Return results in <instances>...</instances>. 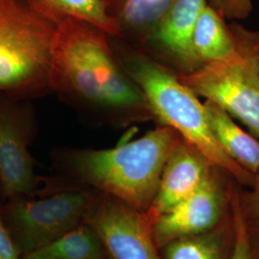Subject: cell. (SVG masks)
<instances>
[{"label": "cell", "instance_id": "603a6c76", "mask_svg": "<svg viewBox=\"0 0 259 259\" xmlns=\"http://www.w3.org/2000/svg\"><path fill=\"white\" fill-rule=\"evenodd\" d=\"M20 259H55V258H47V257H39V256H36L33 254H27L22 256Z\"/></svg>", "mask_w": 259, "mask_h": 259}, {"label": "cell", "instance_id": "d6986e66", "mask_svg": "<svg viewBox=\"0 0 259 259\" xmlns=\"http://www.w3.org/2000/svg\"><path fill=\"white\" fill-rule=\"evenodd\" d=\"M207 3L225 19H248L253 10V0H208Z\"/></svg>", "mask_w": 259, "mask_h": 259}, {"label": "cell", "instance_id": "6da1fadb", "mask_svg": "<svg viewBox=\"0 0 259 259\" xmlns=\"http://www.w3.org/2000/svg\"><path fill=\"white\" fill-rule=\"evenodd\" d=\"M109 36L82 19L61 21L51 50L50 92L112 127L155 122L145 94L115 55Z\"/></svg>", "mask_w": 259, "mask_h": 259}, {"label": "cell", "instance_id": "ac0fdd59", "mask_svg": "<svg viewBox=\"0 0 259 259\" xmlns=\"http://www.w3.org/2000/svg\"><path fill=\"white\" fill-rule=\"evenodd\" d=\"M237 184L232 185L231 210L233 223V239L229 259H254L249 222L241 204L240 192Z\"/></svg>", "mask_w": 259, "mask_h": 259}, {"label": "cell", "instance_id": "44dd1931", "mask_svg": "<svg viewBox=\"0 0 259 259\" xmlns=\"http://www.w3.org/2000/svg\"><path fill=\"white\" fill-rule=\"evenodd\" d=\"M21 253L4 222L0 209V259H20Z\"/></svg>", "mask_w": 259, "mask_h": 259}, {"label": "cell", "instance_id": "7c38bea8", "mask_svg": "<svg viewBox=\"0 0 259 259\" xmlns=\"http://www.w3.org/2000/svg\"><path fill=\"white\" fill-rule=\"evenodd\" d=\"M118 30L116 37L139 48L174 0H103Z\"/></svg>", "mask_w": 259, "mask_h": 259}, {"label": "cell", "instance_id": "cb8c5ba5", "mask_svg": "<svg viewBox=\"0 0 259 259\" xmlns=\"http://www.w3.org/2000/svg\"><path fill=\"white\" fill-rule=\"evenodd\" d=\"M257 63H258V66H259V41H258V46H257Z\"/></svg>", "mask_w": 259, "mask_h": 259}, {"label": "cell", "instance_id": "30bf717a", "mask_svg": "<svg viewBox=\"0 0 259 259\" xmlns=\"http://www.w3.org/2000/svg\"><path fill=\"white\" fill-rule=\"evenodd\" d=\"M206 0H174L137 49L177 76L194 72L202 65L193 49V33Z\"/></svg>", "mask_w": 259, "mask_h": 259}, {"label": "cell", "instance_id": "e0dca14e", "mask_svg": "<svg viewBox=\"0 0 259 259\" xmlns=\"http://www.w3.org/2000/svg\"><path fill=\"white\" fill-rule=\"evenodd\" d=\"M30 254L55 259H109L99 234L88 223Z\"/></svg>", "mask_w": 259, "mask_h": 259}, {"label": "cell", "instance_id": "277c9868", "mask_svg": "<svg viewBox=\"0 0 259 259\" xmlns=\"http://www.w3.org/2000/svg\"><path fill=\"white\" fill-rule=\"evenodd\" d=\"M57 26L26 0H0V94L28 101L51 93Z\"/></svg>", "mask_w": 259, "mask_h": 259}, {"label": "cell", "instance_id": "9c48e42d", "mask_svg": "<svg viewBox=\"0 0 259 259\" xmlns=\"http://www.w3.org/2000/svg\"><path fill=\"white\" fill-rule=\"evenodd\" d=\"M84 223L99 234L109 259H161L153 219L111 195L94 191Z\"/></svg>", "mask_w": 259, "mask_h": 259}, {"label": "cell", "instance_id": "8992f818", "mask_svg": "<svg viewBox=\"0 0 259 259\" xmlns=\"http://www.w3.org/2000/svg\"><path fill=\"white\" fill-rule=\"evenodd\" d=\"M94 191L65 185L47 197L10 200L2 216L21 257L41 250L84 223Z\"/></svg>", "mask_w": 259, "mask_h": 259}, {"label": "cell", "instance_id": "2e32d148", "mask_svg": "<svg viewBox=\"0 0 259 259\" xmlns=\"http://www.w3.org/2000/svg\"><path fill=\"white\" fill-rule=\"evenodd\" d=\"M57 24L65 19H82L101 28L112 37L118 36L114 22L107 15L103 0H26Z\"/></svg>", "mask_w": 259, "mask_h": 259}, {"label": "cell", "instance_id": "7a4b0ae2", "mask_svg": "<svg viewBox=\"0 0 259 259\" xmlns=\"http://www.w3.org/2000/svg\"><path fill=\"white\" fill-rule=\"evenodd\" d=\"M181 137L170 127L156 128L111 149H65L56 163L73 183L111 195L147 212L153 203L168 157Z\"/></svg>", "mask_w": 259, "mask_h": 259}, {"label": "cell", "instance_id": "ffe728a7", "mask_svg": "<svg viewBox=\"0 0 259 259\" xmlns=\"http://www.w3.org/2000/svg\"><path fill=\"white\" fill-rule=\"evenodd\" d=\"M250 191L240 193L241 204L248 222L259 228V170Z\"/></svg>", "mask_w": 259, "mask_h": 259}, {"label": "cell", "instance_id": "8fae6325", "mask_svg": "<svg viewBox=\"0 0 259 259\" xmlns=\"http://www.w3.org/2000/svg\"><path fill=\"white\" fill-rule=\"evenodd\" d=\"M212 168L203 154L180 138L168 157L147 214L154 219L172 209L201 186Z\"/></svg>", "mask_w": 259, "mask_h": 259}, {"label": "cell", "instance_id": "4fadbf2b", "mask_svg": "<svg viewBox=\"0 0 259 259\" xmlns=\"http://www.w3.org/2000/svg\"><path fill=\"white\" fill-rule=\"evenodd\" d=\"M213 136L224 152L245 170L255 175L259 170V139L240 127L231 114L204 101Z\"/></svg>", "mask_w": 259, "mask_h": 259}, {"label": "cell", "instance_id": "5bb4252c", "mask_svg": "<svg viewBox=\"0 0 259 259\" xmlns=\"http://www.w3.org/2000/svg\"><path fill=\"white\" fill-rule=\"evenodd\" d=\"M193 49L201 65L224 61L236 52V41L226 19L207 3L193 33Z\"/></svg>", "mask_w": 259, "mask_h": 259}, {"label": "cell", "instance_id": "52a82bcc", "mask_svg": "<svg viewBox=\"0 0 259 259\" xmlns=\"http://www.w3.org/2000/svg\"><path fill=\"white\" fill-rule=\"evenodd\" d=\"M26 100L0 94V190L5 199L33 197L39 178L29 151L35 112Z\"/></svg>", "mask_w": 259, "mask_h": 259}, {"label": "cell", "instance_id": "9a60e30c", "mask_svg": "<svg viewBox=\"0 0 259 259\" xmlns=\"http://www.w3.org/2000/svg\"><path fill=\"white\" fill-rule=\"evenodd\" d=\"M233 239L232 210L229 218L209 232L171 241L160 249L161 259H229Z\"/></svg>", "mask_w": 259, "mask_h": 259}, {"label": "cell", "instance_id": "3957f363", "mask_svg": "<svg viewBox=\"0 0 259 259\" xmlns=\"http://www.w3.org/2000/svg\"><path fill=\"white\" fill-rule=\"evenodd\" d=\"M121 64L145 94L157 125L170 127L194 146L213 166L242 186L250 187L254 175L229 157L213 136L204 103L171 70L142 51L109 36Z\"/></svg>", "mask_w": 259, "mask_h": 259}, {"label": "cell", "instance_id": "d4e9b609", "mask_svg": "<svg viewBox=\"0 0 259 259\" xmlns=\"http://www.w3.org/2000/svg\"><path fill=\"white\" fill-rule=\"evenodd\" d=\"M0 194H1V190H0Z\"/></svg>", "mask_w": 259, "mask_h": 259}, {"label": "cell", "instance_id": "ba28073f", "mask_svg": "<svg viewBox=\"0 0 259 259\" xmlns=\"http://www.w3.org/2000/svg\"><path fill=\"white\" fill-rule=\"evenodd\" d=\"M234 180L213 166L201 186L172 209L153 219V235L160 250L169 242L209 232L231 215Z\"/></svg>", "mask_w": 259, "mask_h": 259}, {"label": "cell", "instance_id": "7402d4cb", "mask_svg": "<svg viewBox=\"0 0 259 259\" xmlns=\"http://www.w3.org/2000/svg\"><path fill=\"white\" fill-rule=\"evenodd\" d=\"M253 229H255L254 233H252V232L250 233L252 251H253L254 259H259V228L258 227H253ZM250 232H251V230H250Z\"/></svg>", "mask_w": 259, "mask_h": 259}, {"label": "cell", "instance_id": "5b68a950", "mask_svg": "<svg viewBox=\"0 0 259 259\" xmlns=\"http://www.w3.org/2000/svg\"><path fill=\"white\" fill-rule=\"evenodd\" d=\"M236 52L178 78L198 97L214 103L259 139V32L232 21Z\"/></svg>", "mask_w": 259, "mask_h": 259}]
</instances>
